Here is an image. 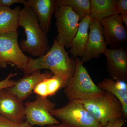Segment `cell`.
Listing matches in <instances>:
<instances>
[{
	"mask_svg": "<svg viewBox=\"0 0 127 127\" xmlns=\"http://www.w3.org/2000/svg\"><path fill=\"white\" fill-rule=\"evenodd\" d=\"M76 68V59L71 58L65 47L55 38L51 47L45 55L35 59L28 57L23 71L25 75H27L36 70L47 69L53 75L69 81L75 74Z\"/></svg>",
	"mask_w": 127,
	"mask_h": 127,
	"instance_id": "obj_1",
	"label": "cell"
},
{
	"mask_svg": "<svg viewBox=\"0 0 127 127\" xmlns=\"http://www.w3.org/2000/svg\"><path fill=\"white\" fill-rule=\"evenodd\" d=\"M18 25L24 29L26 36V39L22 40L19 45L23 51L38 58L49 51L47 34L41 28L34 11L27 5L21 9Z\"/></svg>",
	"mask_w": 127,
	"mask_h": 127,
	"instance_id": "obj_2",
	"label": "cell"
},
{
	"mask_svg": "<svg viewBox=\"0 0 127 127\" xmlns=\"http://www.w3.org/2000/svg\"><path fill=\"white\" fill-rule=\"evenodd\" d=\"M78 101L83 104L102 127H106L111 121L126 118L120 101L107 92H104L98 96Z\"/></svg>",
	"mask_w": 127,
	"mask_h": 127,
	"instance_id": "obj_3",
	"label": "cell"
},
{
	"mask_svg": "<svg viewBox=\"0 0 127 127\" xmlns=\"http://www.w3.org/2000/svg\"><path fill=\"white\" fill-rule=\"evenodd\" d=\"M75 74L64 87L69 101L83 100L96 97L104 92L94 82L79 57L76 58Z\"/></svg>",
	"mask_w": 127,
	"mask_h": 127,
	"instance_id": "obj_4",
	"label": "cell"
},
{
	"mask_svg": "<svg viewBox=\"0 0 127 127\" xmlns=\"http://www.w3.org/2000/svg\"><path fill=\"white\" fill-rule=\"evenodd\" d=\"M50 113L70 127H102L81 103L78 100L69 101L62 107L55 109Z\"/></svg>",
	"mask_w": 127,
	"mask_h": 127,
	"instance_id": "obj_5",
	"label": "cell"
},
{
	"mask_svg": "<svg viewBox=\"0 0 127 127\" xmlns=\"http://www.w3.org/2000/svg\"><path fill=\"white\" fill-rule=\"evenodd\" d=\"M18 31L0 35V68L7 65L25 70L28 57L23 53L18 43Z\"/></svg>",
	"mask_w": 127,
	"mask_h": 127,
	"instance_id": "obj_6",
	"label": "cell"
},
{
	"mask_svg": "<svg viewBox=\"0 0 127 127\" xmlns=\"http://www.w3.org/2000/svg\"><path fill=\"white\" fill-rule=\"evenodd\" d=\"M57 35L55 39L64 47L70 48L79 26V16L67 6H56L54 12Z\"/></svg>",
	"mask_w": 127,
	"mask_h": 127,
	"instance_id": "obj_7",
	"label": "cell"
},
{
	"mask_svg": "<svg viewBox=\"0 0 127 127\" xmlns=\"http://www.w3.org/2000/svg\"><path fill=\"white\" fill-rule=\"evenodd\" d=\"M25 105L26 119L32 127L60 124L59 121L50 113L51 111L55 109L56 104L47 97L37 95L35 101H27Z\"/></svg>",
	"mask_w": 127,
	"mask_h": 127,
	"instance_id": "obj_8",
	"label": "cell"
},
{
	"mask_svg": "<svg viewBox=\"0 0 127 127\" xmlns=\"http://www.w3.org/2000/svg\"><path fill=\"white\" fill-rule=\"evenodd\" d=\"M106 46L119 47L127 40V32L120 15L115 14L99 20Z\"/></svg>",
	"mask_w": 127,
	"mask_h": 127,
	"instance_id": "obj_9",
	"label": "cell"
},
{
	"mask_svg": "<svg viewBox=\"0 0 127 127\" xmlns=\"http://www.w3.org/2000/svg\"><path fill=\"white\" fill-rule=\"evenodd\" d=\"M99 20L91 17L89 29L88 40L80 59L82 63L94 58H98L104 54L107 48Z\"/></svg>",
	"mask_w": 127,
	"mask_h": 127,
	"instance_id": "obj_10",
	"label": "cell"
},
{
	"mask_svg": "<svg viewBox=\"0 0 127 127\" xmlns=\"http://www.w3.org/2000/svg\"><path fill=\"white\" fill-rule=\"evenodd\" d=\"M104 55L107 58L106 70L110 79L127 81V51L126 48H107Z\"/></svg>",
	"mask_w": 127,
	"mask_h": 127,
	"instance_id": "obj_11",
	"label": "cell"
},
{
	"mask_svg": "<svg viewBox=\"0 0 127 127\" xmlns=\"http://www.w3.org/2000/svg\"><path fill=\"white\" fill-rule=\"evenodd\" d=\"M25 104L8 88L0 90V115L12 122H24L26 119Z\"/></svg>",
	"mask_w": 127,
	"mask_h": 127,
	"instance_id": "obj_12",
	"label": "cell"
},
{
	"mask_svg": "<svg viewBox=\"0 0 127 127\" xmlns=\"http://www.w3.org/2000/svg\"><path fill=\"white\" fill-rule=\"evenodd\" d=\"M52 75L51 73L48 72L41 73L39 70H36L30 75H25L16 81L14 86L8 89L23 101L33 93L34 89L40 82Z\"/></svg>",
	"mask_w": 127,
	"mask_h": 127,
	"instance_id": "obj_13",
	"label": "cell"
},
{
	"mask_svg": "<svg viewBox=\"0 0 127 127\" xmlns=\"http://www.w3.org/2000/svg\"><path fill=\"white\" fill-rule=\"evenodd\" d=\"M25 5L29 6L33 10L42 30L46 34L48 33L56 8V0H28Z\"/></svg>",
	"mask_w": 127,
	"mask_h": 127,
	"instance_id": "obj_14",
	"label": "cell"
},
{
	"mask_svg": "<svg viewBox=\"0 0 127 127\" xmlns=\"http://www.w3.org/2000/svg\"><path fill=\"white\" fill-rule=\"evenodd\" d=\"M91 20L89 15L79 22L77 32L70 46V53L73 57H81L88 40L89 29Z\"/></svg>",
	"mask_w": 127,
	"mask_h": 127,
	"instance_id": "obj_15",
	"label": "cell"
},
{
	"mask_svg": "<svg viewBox=\"0 0 127 127\" xmlns=\"http://www.w3.org/2000/svg\"><path fill=\"white\" fill-rule=\"evenodd\" d=\"M104 92L114 95L119 101L122 106L125 117H127V84L126 82L115 81L105 78L97 85Z\"/></svg>",
	"mask_w": 127,
	"mask_h": 127,
	"instance_id": "obj_16",
	"label": "cell"
},
{
	"mask_svg": "<svg viewBox=\"0 0 127 127\" xmlns=\"http://www.w3.org/2000/svg\"><path fill=\"white\" fill-rule=\"evenodd\" d=\"M68 80L59 76L53 75L40 82L33 93L43 97L55 95L61 89L64 88Z\"/></svg>",
	"mask_w": 127,
	"mask_h": 127,
	"instance_id": "obj_17",
	"label": "cell"
},
{
	"mask_svg": "<svg viewBox=\"0 0 127 127\" xmlns=\"http://www.w3.org/2000/svg\"><path fill=\"white\" fill-rule=\"evenodd\" d=\"M21 8L0 7V35L17 31Z\"/></svg>",
	"mask_w": 127,
	"mask_h": 127,
	"instance_id": "obj_18",
	"label": "cell"
},
{
	"mask_svg": "<svg viewBox=\"0 0 127 127\" xmlns=\"http://www.w3.org/2000/svg\"><path fill=\"white\" fill-rule=\"evenodd\" d=\"M90 16L98 20L117 14L116 0H90Z\"/></svg>",
	"mask_w": 127,
	"mask_h": 127,
	"instance_id": "obj_19",
	"label": "cell"
},
{
	"mask_svg": "<svg viewBox=\"0 0 127 127\" xmlns=\"http://www.w3.org/2000/svg\"><path fill=\"white\" fill-rule=\"evenodd\" d=\"M56 6H67L79 16L80 21L90 15L91 2L89 0H57Z\"/></svg>",
	"mask_w": 127,
	"mask_h": 127,
	"instance_id": "obj_20",
	"label": "cell"
},
{
	"mask_svg": "<svg viewBox=\"0 0 127 127\" xmlns=\"http://www.w3.org/2000/svg\"><path fill=\"white\" fill-rule=\"evenodd\" d=\"M0 127H32L26 121L21 123L12 122L0 115Z\"/></svg>",
	"mask_w": 127,
	"mask_h": 127,
	"instance_id": "obj_21",
	"label": "cell"
},
{
	"mask_svg": "<svg viewBox=\"0 0 127 127\" xmlns=\"http://www.w3.org/2000/svg\"><path fill=\"white\" fill-rule=\"evenodd\" d=\"M17 75V73L13 74L12 73H10L5 79L0 81V90L4 89L10 88L14 86L16 81L11 79Z\"/></svg>",
	"mask_w": 127,
	"mask_h": 127,
	"instance_id": "obj_22",
	"label": "cell"
},
{
	"mask_svg": "<svg viewBox=\"0 0 127 127\" xmlns=\"http://www.w3.org/2000/svg\"><path fill=\"white\" fill-rule=\"evenodd\" d=\"M116 9L119 15H127V0H116Z\"/></svg>",
	"mask_w": 127,
	"mask_h": 127,
	"instance_id": "obj_23",
	"label": "cell"
},
{
	"mask_svg": "<svg viewBox=\"0 0 127 127\" xmlns=\"http://www.w3.org/2000/svg\"><path fill=\"white\" fill-rule=\"evenodd\" d=\"M26 1L25 0H0L1 7H10L15 3H21L25 5Z\"/></svg>",
	"mask_w": 127,
	"mask_h": 127,
	"instance_id": "obj_24",
	"label": "cell"
},
{
	"mask_svg": "<svg viewBox=\"0 0 127 127\" xmlns=\"http://www.w3.org/2000/svg\"><path fill=\"white\" fill-rule=\"evenodd\" d=\"M126 119L125 118L118 119L109 122L106 127H122L125 125Z\"/></svg>",
	"mask_w": 127,
	"mask_h": 127,
	"instance_id": "obj_25",
	"label": "cell"
},
{
	"mask_svg": "<svg viewBox=\"0 0 127 127\" xmlns=\"http://www.w3.org/2000/svg\"><path fill=\"white\" fill-rule=\"evenodd\" d=\"M121 20L124 24H125L126 27H127V15H120Z\"/></svg>",
	"mask_w": 127,
	"mask_h": 127,
	"instance_id": "obj_26",
	"label": "cell"
},
{
	"mask_svg": "<svg viewBox=\"0 0 127 127\" xmlns=\"http://www.w3.org/2000/svg\"><path fill=\"white\" fill-rule=\"evenodd\" d=\"M53 127H70L68 125H65V124H64L62 123V124H60L59 125H58L57 126H55Z\"/></svg>",
	"mask_w": 127,
	"mask_h": 127,
	"instance_id": "obj_27",
	"label": "cell"
},
{
	"mask_svg": "<svg viewBox=\"0 0 127 127\" xmlns=\"http://www.w3.org/2000/svg\"><path fill=\"white\" fill-rule=\"evenodd\" d=\"M0 7H1V6H0Z\"/></svg>",
	"mask_w": 127,
	"mask_h": 127,
	"instance_id": "obj_28",
	"label": "cell"
}]
</instances>
